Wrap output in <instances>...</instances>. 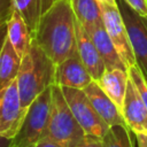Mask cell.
<instances>
[{"label":"cell","mask_w":147,"mask_h":147,"mask_svg":"<svg viewBox=\"0 0 147 147\" xmlns=\"http://www.w3.org/2000/svg\"><path fill=\"white\" fill-rule=\"evenodd\" d=\"M32 39L55 65L77 52L76 17L70 0H56L41 14Z\"/></svg>","instance_id":"1"},{"label":"cell","mask_w":147,"mask_h":147,"mask_svg":"<svg viewBox=\"0 0 147 147\" xmlns=\"http://www.w3.org/2000/svg\"><path fill=\"white\" fill-rule=\"evenodd\" d=\"M55 67L51 57L32 39L28 52L22 57L16 77L21 103L24 108H28L44 90L54 84Z\"/></svg>","instance_id":"2"},{"label":"cell","mask_w":147,"mask_h":147,"mask_svg":"<svg viewBox=\"0 0 147 147\" xmlns=\"http://www.w3.org/2000/svg\"><path fill=\"white\" fill-rule=\"evenodd\" d=\"M85 132L76 121L59 85H52V106L45 137L61 147H77L85 138Z\"/></svg>","instance_id":"3"},{"label":"cell","mask_w":147,"mask_h":147,"mask_svg":"<svg viewBox=\"0 0 147 147\" xmlns=\"http://www.w3.org/2000/svg\"><path fill=\"white\" fill-rule=\"evenodd\" d=\"M52 106V85L44 90L28 107L17 134L11 139V147H30L46 134Z\"/></svg>","instance_id":"4"},{"label":"cell","mask_w":147,"mask_h":147,"mask_svg":"<svg viewBox=\"0 0 147 147\" xmlns=\"http://www.w3.org/2000/svg\"><path fill=\"white\" fill-rule=\"evenodd\" d=\"M61 90L69 108L85 134L102 139L109 126L98 115L85 92L83 90L70 87H61Z\"/></svg>","instance_id":"5"},{"label":"cell","mask_w":147,"mask_h":147,"mask_svg":"<svg viewBox=\"0 0 147 147\" xmlns=\"http://www.w3.org/2000/svg\"><path fill=\"white\" fill-rule=\"evenodd\" d=\"M26 109L21 103L16 79L0 88V137L13 139L17 134Z\"/></svg>","instance_id":"6"},{"label":"cell","mask_w":147,"mask_h":147,"mask_svg":"<svg viewBox=\"0 0 147 147\" xmlns=\"http://www.w3.org/2000/svg\"><path fill=\"white\" fill-rule=\"evenodd\" d=\"M117 5L127 30L136 62L147 78V17L138 15L124 0H117Z\"/></svg>","instance_id":"7"},{"label":"cell","mask_w":147,"mask_h":147,"mask_svg":"<svg viewBox=\"0 0 147 147\" xmlns=\"http://www.w3.org/2000/svg\"><path fill=\"white\" fill-rule=\"evenodd\" d=\"M101 5L102 10V21L103 25L121 57L123 63L125 64L126 69L134 65L136 57L133 54V49L130 42V38L127 34L126 26L122 18L121 11L118 6H109V5Z\"/></svg>","instance_id":"8"},{"label":"cell","mask_w":147,"mask_h":147,"mask_svg":"<svg viewBox=\"0 0 147 147\" xmlns=\"http://www.w3.org/2000/svg\"><path fill=\"white\" fill-rule=\"evenodd\" d=\"M93 78L82 62L78 52L67 57L55 67L54 84L61 87L84 90Z\"/></svg>","instance_id":"9"},{"label":"cell","mask_w":147,"mask_h":147,"mask_svg":"<svg viewBox=\"0 0 147 147\" xmlns=\"http://www.w3.org/2000/svg\"><path fill=\"white\" fill-rule=\"evenodd\" d=\"M122 115L127 127L134 134L147 133V107L130 77L122 107Z\"/></svg>","instance_id":"10"},{"label":"cell","mask_w":147,"mask_h":147,"mask_svg":"<svg viewBox=\"0 0 147 147\" xmlns=\"http://www.w3.org/2000/svg\"><path fill=\"white\" fill-rule=\"evenodd\" d=\"M76 39H77V52L84 63L85 68L90 72L93 80L98 82L102 74L106 71L105 63L87 31L76 20Z\"/></svg>","instance_id":"11"},{"label":"cell","mask_w":147,"mask_h":147,"mask_svg":"<svg viewBox=\"0 0 147 147\" xmlns=\"http://www.w3.org/2000/svg\"><path fill=\"white\" fill-rule=\"evenodd\" d=\"M83 91L87 95L90 102L92 103L98 115L108 126L117 125V124L126 125L121 110L113 102V100L102 91L98 82L92 80Z\"/></svg>","instance_id":"12"},{"label":"cell","mask_w":147,"mask_h":147,"mask_svg":"<svg viewBox=\"0 0 147 147\" xmlns=\"http://www.w3.org/2000/svg\"><path fill=\"white\" fill-rule=\"evenodd\" d=\"M127 83H129L127 69H121V68L106 69V71L98 80V84L100 85L102 91L113 100V102L117 106L121 113H122L124 98L126 94Z\"/></svg>","instance_id":"13"},{"label":"cell","mask_w":147,"mask_h":147,"mask_svg":"<svg viewBox=\"0 0 147 147\" xmlns=\"http://www.w3.org/2000/svg\"><path fill=\"white\" fill-rule=\"evenodd\" d=\"M90 37L92 38L103 63L106 69H114V68H121L126 69L125 64L121 60L103 23L100 25H96L87 31Z\"/></svg>","instance_id":"14"},{"label":"cell","mask_w":147,"mask_h":147,"mask_svg":"<svg viewBox=\"0 0 147 147\" xmlns=\"http://www.w3.org/2000/svg\"><path fill=\"white\" fill-rule=\"evenodd\" d=\"M7 32L8 40L15 48L18 56L22 59L31 45L32 36L26 22L14 8L7 18Z\"/></svg>","instance_id":"15"},{"label":"cell","mask_w":147,"mask_h":147,"mask_svg":"<svg viewBox=\"0 0 147 147\" xmlns=\"http://www.w3.org/2000/svg\"><path fill=\"white\" fill-rule=\"evenodd\" d=\"M70 2L76 20L86 31L103 23L101 5L98 0H70Z\"/></svg>","instance_id":"16"},{"label":"cell","mask_w":147,"mask_h":147,"mask_svg":"<svg viewBox=\"0 0 147 147\" xmlns=\"http://www.w3.org/2000/svg\"><path fill=\"white\" fill-rule=\"evenodd\" d=\"M21 62L22 59L7 38L0 53V88L6 87L16 79L21 68Z\"/></svg>","instance_id":"17"},{"label":"cell","mask_w":147,"mask_h":147,"mask_svg":"<svg viewBox=\"0 0 147 147\" xmlns=\"http://www.w3.org/2000/svg\"><path fill=\"white\" fill-rule=\"evenodd\" d=\"M11 5L13 8L17 10L26 22L33 38L41 14L44 13L42 0H11Z\"/></svg>","instance_id":"18"},{"label":"cell","mask_w":147,"mask_h":147,"mask_svg":"<svg viewBox=\"0 0 147 147\" xmlns=\"http://www.w3.org/2000/svg\"><path fill=\"white\" fill-rule=\"evenodd\" d=\"M132 133L125 124L111 125L101 139L102 147H134Z\"/></svg>","instance_id":"19"},{"label":"cell","mask_w":147,"mask_h":147,"mask_svg":"<svg viewBox=\"0 0 147 147\" xmlns=\"http://www.w3.org/2000/svg\"><path fill=\"white\" fill-rule=\"evenodd\" d=\"M127 72H129V77L136 85L140 98L142 99L145 106L147 107V78L145 77L144 72L141 71L140 67L137 63L134 65L130 67L127 69Z\"/></svg>","instance_id":"20"},{"label":"cell","mask_w":147,"mask_h":147,"mask_svg":"<svg viewBox=\"0 0 147 147\" xmlns=\"http://www.w3.org/2000/svg\"><path fill=\"white\" fill-rule=\"evenodd\" d=\"M138 15L147 17V0H124Z\"/></svg>","instance_id":"21"},{"label":"cell","mask_w":147,"mask_h":147,"mask_svg":"<svg viewBox=\"0 0 147 147\" xmlns=\"http://www.w3.org/2000/svg\"><path fill=\"white\" fill-rule=\"evenodd\" d=\"M13 10L11 0H0V22L8 18Z\"/></svg>","instance_id":"22"},{"label":"cell","mask_w":147,"mask_h":147,"mask_svg":"<svg viewBox=\"0 0 147 147\" xmlns=\"http://www.w3.org/2000/svg\"><path fill=\"white\" fill-rule=\"evenodd\" d=\"M77 147H102V142L100 138L85 136V138L79 142Z\"/></svg>","instance_id":"23"},{"label":"cell","mask_w":147,"mask_h":147,"mask_svg":"<svg viewBox=\"0 0 147 147\" xmlns=\"http://www.w3.org/2000/svg\"><path fill=\"white\" fill-rule=\"evenodd\" d=\"M30 147H61V146L57 142H55L54 140H52V139H49L47 137H44L42 139H40L39 141L34 142Z\"/></svg>","instance_id":"24"},{"label":"cell","mask_w":147,"mask_h":147,"mask_svg":"<svg viewBox=\"0 0 147 147\" xmlns=\"http://www.w3.org/2000/svg\"><path fill=\"white\" fill-rule=\"evenodd\" d=\"M7 36H8V32H7V20L0 22V53L2 51V47L7 40Z\"/></svg>","instance_id":"25"},{"label":"cell","mask_w":147,"mask_h":147,"mask_svg":"<svg viewBox=\"0 0 147 147\" xmlns=\"http://www.w3.org/2000/svg\"><path fill=\"white\" fill-rule=\"evenodd\" d=\"M138 147H147V133H136Z\"/></svg>","instance_id":"26"},{"label":"cell","mask_w":147,"mask_h":147,"mask_svg":"<svg viewBox=\"0 0 147 147\" xmlns=\"http://www.w3.org/2000/svg\"><path fill=\"white\" fill-rule=\"evenodd\" d=\"M0 147H11V139L0 137Z\"/></svg>","instance_id":"27"},{"label":"cell","mask_w":147,"mask_h":147,"mask_svg":"<svg viewBox=\"0 0 147 147\" xmlns=\"http://www.w3.org/2000/svg\"><path fill=\"white\" fill-rule=\"evenodd\" d=\"M100 3H102V5H109V6H114V7H116V6H118L117 5V0H98Z\"/></svg>","instance_id":"28"},{"label":"cell","mask_w":147,"mask_h":147,"mask_svg":"<svg viewBox=\"0 0 147 147\" xmlns=\"http://www.w3.org/2000/svg\"><path fill=\"white\" fill-rule=\"evenodd\" d=\"M54 1H56V0H42V10L45 11Z\"/></svg>","instance_id":"29"}]
</instances>
